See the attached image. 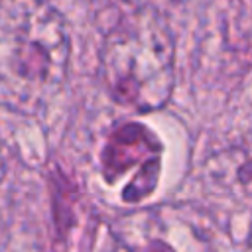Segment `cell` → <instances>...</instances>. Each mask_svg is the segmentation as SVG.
I'll return each mask as SVG.
<instances>
[{
    "mask_svg": "<svg viewBox=\"0 0 252 252\" xmlns=\"http://www.w3.org/2000/svg\"><path fill=\"white\" fill-rule=\"evenodd\" d=\"M163 142L144 122H120L106 136L100 154V177L106 185L120 183V199L128 205L146 201L159 183Z\"/></svg>",
    "mask_w": 252,
    "mask_h": 252,
    "instance_id": "3",
    "label": "cell"
},
{
    "mask_svg": "<svg viewBox=\"0 0 252 252\" xmlns=\"http://www.w3.org/2000/svg\"><path fill=\"white\" fill-rule=\"evenodd\" d=\"M98 73L110 100L134 114L167 106L175 89V41L165 16L150 4L120 12L102 35Z\"/></svg>",
    "mask_w": 252,
    "mask_h": 252,
    "instance_id": "2",
    "label": "cell"
},
{
    "mask_svg": "<svg viewBox=\"0 0 252 252\" xmlns=\"http://www.w3.org/2000/svg\"><path fill=\"white\" fill-rule=\"evenodd\" d=\"M112 252H128V250H124V248H116V250H112Z\"/></svg>",
    "mask_w": 252,
    "mask_h": 252,
    "instance_id": "5",
    "label": "cell"
},
{
    "mask_svg": "<svg viewBox=\"0 0 252 252\" xmlns=\"http://www.w3.org/2000/svg\"><path fill=\"white\" fill-rule=\"evenodd\" d=\"M71 30L49 0H0V108L32 116L63 91Z\"/></svg>",
    "mask_w": 252,
    "mask_h": 252,
    "instance_id": "1",
    "label": "cell"
},
{
    "mask_svg": "<svg viewBox=\"0 0 252 252\" xmlns=\"http://www.w3.org/2000/svg\"><path fill=\"white\" fill-rule=\"evenodd\" d=\"M4 171H6V161H4V152H2V144H0V181L4 177Z\"/></svg>",
    "mask_w": 252,
    "mask_h": 252,
    "instance_id": "4",
    "label": "cell"
}]
</instances>
